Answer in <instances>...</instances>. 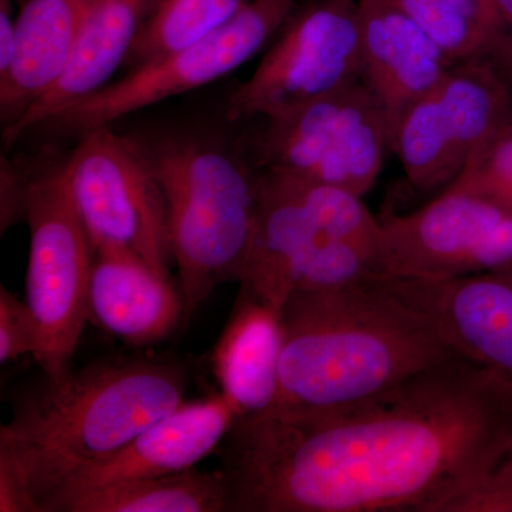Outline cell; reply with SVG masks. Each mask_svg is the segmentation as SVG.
Instances as JSON below:
<instances>
[{
	"label": "cell",
	"instance_id": "cell-5",
	"mask_svg": "<svg viewBox=\"0 0 512 512\" xmlns=\"http://www.w3.org/2000/svg\"><path fill=\"white\" fill-rule=\"evenodd\" d=\"M377 234L379 221L359 195L259 170L254 239L241 286L282 311L333 244L345 242L370 256Z\"/></svg>",
	"mask_w": 512,
	"mask_h": 512
},
{
	"label": "cell",
	"instance_id": "cell-6",
	"mask_svg": "<svg viewBox=\"0 0 512 512\" xmlns=\"http://www.w3.org/2000/svg\"><path fill=\"white\" fill-rule=\"evenodd\" d=\"M26 220L30 229L26 305L36 332V362L46 376L62 375L89 318L94 251L62 163L26 168Z\"/></svg>",
	"mask_w": 512,
	"mask_h": 512
},
{
	"label": "cell",
	"instance_id": "cell-27",
	"mask_svg": "<svg viewBox=\"0 0 512 512\" xmlns=\"http://www.w3.org/2000/svg\"><path fill=\"white\" fill-rule=\"evenodd\" d=\"M0 511L40 512L25 470L6 451L0 450Z\"/></svg>",
	"mask_w": 512,
	"mask_h": 512
},
{
	"label": "cell",
	"instance_id": "cell-17",
	"mask_svg": "<svg viewBox=\"0 0 512 512\" xmlns=\"http://www.w3.org/2000/svg\"><path fill=\"white\" fill-rule=\"evenodd\" d=\"M156 0H90L72 62L56 86L3 130L12 146L74 101L99 92L127 63Z\"/></svg>",
	"mask_w": 512,
	"mask_h": 512
},
{
	"label": "cell",
	"instance_id": "cell-3",
	"mask_svg": "<svg viewBox=\"0 0 512 512\" xmlns=\"http://www.w3.org/2000/svg\"><path fill=\"white\" fill-rule=\"evenodd\" d=\"M185 389L184 370L160 360L70 367L16 403L0 429V450L19 461L40 508L77 471L181 406Z\"/></svg>",
	"mask_w": 512,
	"mask_h": 512
},
{
	"label": "cell",
	"instance_id": "cell-13",
	"mask_svg": "<svg viewBox=\"0 0 512 512\" xmlns=\"http://www.w3.org/2000/svg\"><path fill=\"white\" fill-rule=\"evenodd\" d=\"M386 281L436 325L458 356L512 386V265L446 281Z\"/></svg>",
	"mask_w": 512,
	"mask_h": 512
},
{
	"label": "cell",
	"instance_id": "cell-25",
	"mask_svg": "<svg viewBox=\"0 0 512 512\" xmlns=\"http://www.w3.org/2000/svg\"><path fill=\"white\" fill-rule=\"evenodd\" d=\"M36 349V332L26 302L0 288V362L2 365L32 355Z\"/></svg>",
	"mask_w": 512,
	"mask_h": 512
},
{
	"label": "cell",
	"instance_id": "cell-22",
	"mask_svg": "<svg viewBox=\"0 0 512 512\" xmlns=\"http://www.w3.org/2000/svg\"><path fill=\"white\" fill-rule=\"evenodd\" d=\"M426 30L454 63L484 57L476 0H384ZM485 59V57H484Z\"/></svg>",
	"mask_w": 512,
	"mask_h": 512
},
{
	"label": "cell",
	"instance_id": "cell-8",
	"mask_svg": "<svg viewBox=\"0 0 512 512\" xmlns=\"http://www.w3.org/2000/svg\"><path fill=\"white\" fill-rule=\"evenodd\" d=\"M255 138L259 170L335 185L363 197L390 150L379 103L363 79L269 117Z\"/></svg>",
	"mask_w": 512,
	"mask_h": 512
},
{
	"label": "cell",
	"instance_id": "cell-26",
	"mask_svg": "<svg viewBox=\"0 0 512 512\" xmlns=\"http://www.w3.org/2000/svg\"><path fill=\"white\" fill-rule=\"evenodd\" d=\"M476 9L485 59L512 46V0H476Z\"/></svg>",
	"mask_w": 512,
	"mask_h": 512
},
{
	"label": "cell",
	"instance_id": "cell-1",
	"mask_svg": "<svg viewBox=\"0 0 512 512\" xmlns=\"http://www.w3.org/2000/svg\"><path fill=\"white\" fill-rule=\"evenodd\" d=\"M512 447V386L453 357L333 412L238 417L228 512H439Z\"/></svg>",
	"mask_w": 512,
	"mask_h": 512
},
{
	"label": "cell",
	"instance_id": "cell-2",
	"mask_svg": "<svg viewBox=\"0 0 512 512\" xmlns=\"http://www.w3.org/2000/svg\"><path fill=\"white\" fill-rule=\"evenodd\" d=\"M282 328L275 413L345 409L460 357L380 275L292 292L282 308Z\"/></svg>",
	"mask_w": 512,
	"mask_h": 512
},
{
	"label": "cell",
	"instance_id": "cell-12",
	"mask_svg": "<svg viewBox=\"0 0 512 512\" xmlns=\"http://www.w3.org/2000/svg\"><path fill=\"white\" fill-rule=\"evenodd\" d=\"M380 272L446 281L512 265V212L457 183L419 210L380 220Z\"/></svg>",
	"mask_w": 512,
	"mask_h": 512
},
{
	"label": "cell",
	"instance_id": "cell-16",
	"mask_svg": "<svg viewBox=\"0 0 512 512\" xmlns=\"http://www.w3.org/2000/svg\"><path fill=\"white\" fill-rule=\"evenodd\" d=\"M90 0H20L9 60L0 67L3 130L45 97L72 62Z\"/></svg>",
	"mask_w": 512,
	"mask_h": 512
},
{
	"label": "cell",
	"instance_id": "cell-19",
	"mask_svg": "<svg viewBox=\"0 0 512 512\" xmlns=\"http://www.w3.org/2000/svg\"><path fill=\"white\" fill-rule=\"evenodd\" d=\"M89 316L130 345L160 342L185 316L181 289L137 259L94 255L89 286Z\"/></svg>",
	"mask_w": 512,
	"mask_h": 512
},
{
	"label": "cell",
	"instance_id": "cell-24",
	"mask_svg": "<svg viewBox=\"0 0 512 512\" xmlns=\"http://www.w3.org/2000/svg\"><path fill=\"white\" fill-rule=\"evenodd\" d=\"M439 512H512V447L480 480L444 503Z\"/></svg>",
	"mask_w": 512,
	"mask_h": 512
},
{
	"label": "cell",
	"instance_id": "cell-7",
	"mask_svg": "<svg viewBox=\"0 0 512 512\" xmlns=\"http://www.w3.org/2000/svg\"><path fill=\"white\" fill-rule=\"evenodd\" d=\"M63 173L94 255L128 256L170 278L163 191L130 138L110 126L86 131L63 160Z\"/></svg>",
	"mask_w": 512,
	"mask_h": 512
},
{
	"label": "cell",
	"instance_id": "cell-20",
	"mask_svg": "<svg viewBox=\"0 0 512 512\" xmlns=\"http://www.w3.org/2000/svg\"><path fill=\"white\" fill-rule=\"evenodd\" d=\"M224 471H198L123 481L53 498L42 512H228Z\"/></svg>",
	"mask_w": 512,
	"mask_h": 512
},
{
	"label": "cell",
	"instance_id": "cell-14",
	"mask_svg": "<svg viewBox=\"0 0 512 512\" xmlns=\"http://www.w3.org/2000/svg\"><path fill=\"white\" fill-rule=\"evenodd\" d=\"M235 420L237 413L221 393L184 402L119 450L77 471L45 503L103 485L191 470L220 446Z\"/></svg>",
	"mask_w": 512,
	"mask_h": 512
},
{
	"label": "cell",
	"instance_id": "cell-28",
	"mask_svg": "<svg viewBox=\"0 0 512 512\" xmlns=\"http://www.w3.org/2000/svg\"><path fill=\"white\" fill-rule=\"evenodd\" d=\"M26 198H28V173L26 168L2 157V212L0 229L2 234L13 224L26 220Z\"/></svg>",
	"mask_w": 512,
	"mask_h": 512
},
{
	"label": "cell",
	"instance_id": "cell-29",
	"mask_svg": "<svg viewBox=\"0 0 512 512\" xmlns=\"http://www.w3.org/2000/svg\"><path fill=\"white\" fill-rule=\"evenodd\" d=\"M488 59L495 64L498 72L503 74L504 79L507 80L512 89V46L501 47Z\"/></svg>",
	"mask_w": 512,
	"mask_h": 512
},
{
	"label": "cell",
	"instance_id": "cell-9",
	"mask_svg": "<svg viewBox=\"0 0 512 512\" xmlns=\"http://www.w3.org/2000/svg\"><path fill=\"white\" fill-rule=\"evenodd\" d=\"M296 0H249L220 29L197 42L128 69L116 83L64 107L45 126L82 136L128 114L207 86L234 72L268 45Z\"/></svg>",
	"mask_w": 512,
	"mask_h": 512
},
{
	"label": "cell",
	"instance_id": "cell-4",
	"mask_svg": "<svg viewBox=\"0 0 512 512\" xmlns=\"http://www.w3.org/2000/svg\"><path fill=\"white\" fill-rule=\"evenodd\" d=\"M128 138L163 191L188 318L217 286L244 279L254 239L256 174L201 137Z\"/></svg>",
	"mask_w": 512,
	"mask_h": 512
},
{
	"label": "cell",
	"instance_id": "cell-10",
	"mask_svg": "<svg viewBox=\"0 0 512 512\" xmlns=\"http://www.w3.org/2000/svg\"><path fill=\"white\" fill-rule=\"evenodd\" d=\"M360 79L357 0H315L276 33L255 72L229 97L227 119L279 116Z\"/></svg>",
	"mask_w": 512,
	"mask_h": 512
},
{
	"label": "cell",
	"instance_id": "cell-23",
	"mask_svg": "<svg viewBox=\"0 0 512 512\" xmlns=\"http://www.w3.org/2000/svg\"><path fill=\"white\" fill-rule=\"evenodd\" d=\"M453 183L480 192L512 212V117L474 151Z\"/></svg>",
	"mask_w": 512,
	"mask_h": 512
},
{
	"label": "cell",
	"instance_id": "cell-15",
	"mask_svg": "<svg viewBox=\"0 0 512 512\" xmlns=\"http://www.w3.org/2000/svg\"><path fill=\"white\" fill-rule=\"evenodd\" d=\"M357 16L362 79L392 141L404 111L437 86L454 62L426 30L384 0H357Z\"/></svg>",
	"mask_w": 512,
	"mask_h": 512
},
{
	"label": "cell",
	"instance_id": "cell-11",
	"mask_svg": "<svg viewBox=\"0 0 512 512\" xmlns=\"http://www.w3.org/2000/svg\"><path fill=\"white\" fill-rule=\"evenodd\" d=\"M511 117L512 89L495 64L464 60L404 111L390 150L417 190L446 188Z\"/></svg>",
	"mask_w": 512,
	"mask_h": 512
},
{
	"label": "cell",
	"instance_id": "cell-18",
	"mask_svg": "<svg viewBox=\"0 0 512 512\" xmlns=\"http://www.w3.org/2000/svg\"><path fill=\"white\" fill-rule=\"evenodd\" d=\"M282 343L281 309L241 286L231 318L211 353L212 375L237 419L274 409Z\"/></svg>",
	"mask_w": 512,
	"mask_h": 512
},
{
	"label": "cell",
	"instance_id": "cell-21",
	"mask_svg": "<svg viewBox=\"0 0 512 512\" xmlns=\"http://www.w3.org/2000/svg\"><path fill=\"white\" fill-rule=\"evenodd\" d=\"M249 0H156L126 66H140L210 35Z\"/></svg>",
	"mask_w": 512,
	"mask_h": 512
}]
</instances>
